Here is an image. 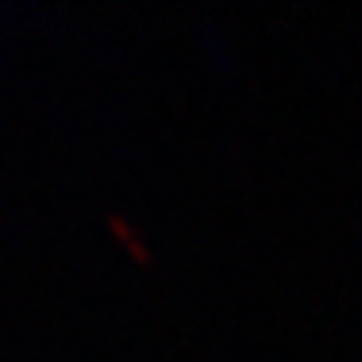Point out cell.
Returning a JSON list of instances; mask_svg holds the SVG:
<instances>
[{
  "label": "cell",
  "instance_id": "1",
  "mask_svg": "<svg viewBox=\"0 0 362 362\" xmlns=\"http://www.w3.org/2000/svg\"><path fill=\"white\" fill-rule=\"evenodd\" d=\"M108 231L112 235L119 239V243H124V251L135 258V262H151V247H146V239H143V231L135 228L132 220L124 216V212H108Z\"/></svg>",
  "mask_w": 362,
  "mask_h": 362
}]
</instances>
